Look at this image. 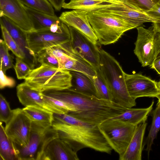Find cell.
<instances>
[{
  "instance_id": "6da1fadb",
  "label": "cell",
  "mask_w": 160,
  "mask_h": 160,
  "mask_svg": "<svg viewBox=\"0 0 160 160\" xmlns=\"http://www.w3.org/2000/svg\"><path fill=\"white\" fill-rule=\"evenodd\" d=\"M43 93L74 107L76 111L67 114L94 126H98L105 120L120 115L128 108L112 101L100 99L71 88Z\"/></svg>"
},
{
  "instance_id": "7a4b0ae2",
  "label": "cell",
  "mask_w": 160,
  "mask_h": 160,
  "mask_svg": "<svg viewBox=\"0 0 160 160\" xmlns=\"http://www.w3.org/2000/svg\"><path fill=\"white\" fill-rule=\"evenodd\" d=\"M52 127L58 138L66 142L76 152L85 148L108 154L112 150L98 126L80 120L68 114L53 113Z\"/></svg>"
},
{
  "instance_id": "3957f363",
  "label": "cell",
  "mask_w": 160,
  "mask_h": 160,
  "mask_svg": "<svg viewBox=\"0 0 160 160\" xmlns=\"http://www.w3.org/2000/svg\"><path fill=\"white\" fill-rule=\"evenodd\" d=\"M99 69L112 94L113 102L125 108L136 105V100L130 95L127 87L125 72L119 62L102 49H100Z\"/></svg>"
},
{
  "instance_id": "277c9868",
  "label": "cell",
  "mask_w": 160,
  "mask_h": 160,
  "mask_svg": "<svg viewBox=\"0 0 160 160\" xmlns=\"http://www.w3.org/2000/svg\"><path fill=\"white\" fill-rule=\"evenodd\" d=\"M86 12L89 22L97 37L98 42L102 45L114 43L125 32L137 28L124 19L108 12L98 10Z\"/></svg>"
},
{
  "instance_id": "5b68a950",
  "label": "cell",
  "mask_w": 160,
  "mask_h": 160,
  "mask_svg": "<svg viewBox=\"0 0 160 160\" xmlns=\"http://www.w3.org/2000/svg\"><path fill=\"white\" fill-rule=\"evenodd\" d=\"M72 79L69 71L42 64L31 70L24 82L32 89L43 92L70 88Z\"/></svg>"
},
{
  "instance_id": "8992f818",
  "label": "cell",
  "mask_w": 160,
  "mask_h": 160,
  "mask_svg": "<svg viewBox=\"0 0 160 160\" xmlns=\"http://www.w3.org/2000/svg\"><path fill=\"white\" fill-rule=\"evenodd\" d=\"M52 124L32 122L29 142L25 146L15 149L18 160H40L48 144L58 138Z\"/></svg>"
},
{
  "instance_id": "52a82bcc",
  "label": "cell",
  "mask_w": 160,
  "mask_h": 160,
  "mask_svg": "<svg viewBox=\"0 0 160 160\" xmlns=\"http://www.w3.org/2000/svg\"><path fill=\"white\" fill-rule=\"evenodd\" d=\"M136 126L112 118L103 121L98 127L112 150L120 156L127 149Z\"/></svg>"
},
{
  "instance_id": "ba28073f",
  "label": "cell",
  "mask_w": 160,
  "mask_h": 160,
  "mask_svg": "<svg viewBox=\"0 0 160 160\" xmlns=\"http://www.w3.org/2000/svg\"><path fill=\"white\" fill-rule=\"evenodd\" d=\"M138 36L134 52L143 67L151 66L156 58L159 48L160 34L152 27L137 28Z\"/></svg>"
},
{
  "instance_id": "9c48e42d",
  "label": "cell",
  "mask_w": 160,
  "mask_h": 160,
  "mask_svg": "<svg viewBox=\"0 0 160 160\" xmlns=\"http://www.w3.org/2000/svg\"><path fill=\"white\" fill-rule=\"evenodd\" d=\"M52 53L59 69L80 72L91 78L96 75L94 68L73 49L70 41L54 46Z\"/></svg>"
},
{
  "instance_id": "30bf717a",
  "label": "cell",
  "mask_w": 160,
  "mask_h": 160,
  "mask_svg": "<svg viewBox=\"0 0 160 160\" xmlns=\"http://www.w3.org/2000/svg\"><path fill=\"white\" fill-rule=\"evenodd\" d=\"M31 123L32 122L23 112L22 109L13 110L11 119L6 123L5 130L14 149L23 148L29 142Z\"/></svg>"
},
{
  "instance_id": "8fae6325",
  "label": "cell",
  "mask_w": 160,
  "mask_h": 160,
  "mask_svg": "<svg viewBox=\"0 0 160 160\" xmlns=\"http://www.w3.org/2000/svg\"><path fill=\"white\" fill-rule=\"evenodd\" d=\"M70 32V43L73 49L90 64L96 70L99 68L100 49L96 44L74 28L68 26Z\"/></svg>"
},
{
  "instance_id": "7c38bea8",
  "label": "cell",
  "mask_w": 160,
  "mask_h": 160,
  "mask_svg": "<svg viewBox=\"0 0 160 160\" xmlns=\"http://www.w3.org/2000/svg\"><path fill=\"white\" fill-rule=\"evenodd\" d=\"M26 40L30 49L36 55L46 48L70 41L68 27L61 33L49 30L33 31L26 32Z\"/></svg>"
},
{
  "instance_id": "4fadbf2b",
  "label": "cell",
  "mask_w": 160,
  "mask_h": 160,
  "mask_svg": "<svg viewBox=\"0 0 160 160\" xmlns=\"http://www.w3.org/2000/svg\"><path fill=\"white\" fill-rule=\"evenodd\" d=\"M125 78L129 93L134 99L142 97L158 98L160 89L155 80L138 73H125Z\"/></svg>"
},
{
  "instance_id": "5bb4252c",
  "label": "cell",
  "mask_w": 160,
  "mask_h": 160,
  "mask_svg": "<svg viewBox=\"0 0 160 160\" xmlns=\"http://www.w3.org/2000/svg\"><path fill=\"white\" fill-rule=\"evenodd\" d=\"M96 10L114 14L137 27L144 23H153L157 20L146 12L141 11L127 3L120 2H117L109 6Z\"/></svg>"
},
{
  "instance_id": "9a60e30c",
  "label": "cell",
  "mask_w": 160,
  "mask_h": 160,
  "mask_svg": "<svg viewBox=\"0 0 160 160\" xmlns=\"http://www.w3.org/2000/svg\"><path fill=\"white\" fill-rule=\"evenodd\" d=\"M5 16L28 32L34 31L24 5L19 0H0V16Z\"/></svg>"
},
{
  "instance_id": "2e32d148",
  "label": "cell",
  "mask_w": 160,
  "mask_h": 160,
  "mask_svg": "<svg viewBox=\"0 0 160 160\" xmlns=\"http://www.w3.org/2000/svg\"><path fill=\"white\" fill-rule=\"evenodd\" d=\"M1 26L4 27L17 43L24 54L23 61L32 69L38 62L36 55L29 48L26 40V32L8 18L0 16Z\"/></svg>"
},
{
  "instance_id": "e0dca14e",
  "label": "cell",
  "mask_w": 160,
  "mask_h": 160,
  "mask_svg": "<svg viewBox=\"0 0 160 160\" xmlns=\"http://www.w3.org/2000/svg\"><path fill=\"white\" fill-rule=\"evenodd\" d=\"M17 94L20 102L23 106L39 107L53 113L64 114L45 100L43 93L33 89L24 82L17 87Z\"/></svg>"
},
{
  "instance_id": "ac0fdd59",
  "label": "cell",
  "mask_w": 160,
  "mask_h": 160,
  "mask_svg": "<svg viewBox=\"0 0 160 160\" xmlns=\"http://www.w3.org/2000/svg\"><path fill=\"white\" fill-rule=\"evenodd\" d=\"M59 17L68 26L74 28L98 45V38L89 22L86 11L73 10L64 12Z\"/></svg>"
},
{
  "instance_id": "d6986e66",
  "label": "cell",
  "mask_w": 160,
  "mask_h": 160,
  "mask_svg": "<svg viewBox=\"0 0 160 160\" xmlns=\"http://www.w3.org/2000/svg\"><path fill=\"white\" fill-rule=\"evenodd\" d=\"M78 160L77 153L62 139L57 138L47 145L40 160Z\"/></svg>"
},
{
  "instance_id": "ffe728a7",
  "label": "cell",
  "mask_w": 160,
  "mask_h": 160,
  "mask_svg": "<svg viewBox=\"0 0 160 160\" xmlns=\"http://www.w3.org/2000/svg\"><path fill=\"white\" fill-rule=\"evenodd\" d=\"M147 123L144 121L137 125L124 152L119 156L120 160H141L142 142Z\"/></svg>"
},
{
  "instance_id": "44dd1931",
  "label": "cell",
  "mask_w": 160,
  "mask_h": 160,
  "mask_svg": "<svg viewBox=\"0 0 160 160\" xmlns=\"http://www.w3.org/2000/svg\"><path fill=\"white\" fill-rule=\"evenodd\" d=\"M24 6L34 31L49 30L54 25L62 22L59 17L55 15H49Z\"/></svg>"
},
{
  "instance_id": "7402d4cb",
  "label": "cell",
  "mask_w": 160,
  "mask_h": 160,
  "mask_svg": "<svg viewBox=\"0 0 160 160\" xmlns=\"http://www.w3.org/2000/svg\"><path fill=\"white\" fill-rule=\"evenodd\" d=\"M117 2L113 0H70L69 2L63 3L62 8L89 12L108 7Z\"/></svg>"
},
{
  "instance_id": "603a6c76",
  "label": "cell",
  "mask_w": 160,
  "mask_h": 160,
  "mask_svg": "<svg viewBox=\"0 0 160 160\" xmlns=\"http://www.w3.org/2000/svg\"><path fill=\"white\" fill-rule=\"evenodd\" d=\"M72 76L70 88L78 92L96 97L97 91L92 78L80 72L70 71Z\"/></svg>"
},
{
  "instance_id": "cb8c5ba5",
  "label": "cell",
  "mask_w": 160,
  "mask_h": 160,
  "mask_svg": "<svg viewBox=\"0 0 160 160\" xmlns=\"http://www.w3.org/2000/svg\"><path fill=\"white\" fill-rule=\"evenodd\" d=\"M154 102L152 101L150 106L146 108H128L122 114L113 118L136 126L147 120L148 115L152 109Z\"/></svg>"
},
{
  "instance_id": "d4e9b609",
  "label": "cell",
  "mask_w": 160,
  "mask_h": 160,
  "mask_svg": "<svg viewBox=\"0 0 160 160\" xmlns=\"http://www.w3.org/2000/svg\"><path fill=\"white\" fill-rule=\"evenodd\" d=\"M22 110L23 112L31 122L52 124L54 119V113L38 107L27 106Z\"/></svg>"
},
{
  "instance_id": "484cf974",
  "label": "cell",
  "mask_w": 160,
  "mask_h": 160,
  "mask_svg": "<svg viewBox=\"0 0 160 160\" xmlns=\"http://www.w3.org/2000/svg\"><path fill=\"white\" fill-rule=\"evenodd\" d=\"M0 124V156L2 160H18L13 144L7 135L5 128Z\"/></svg>"
},
{
  "instance_id": "4316f807",
  "label": "cell",
  "mask_w": 160,
  "mask_h": 160,
  "mask_svg": "<svg viewBox=\"0 0 160 160\" xmlns=\"http://www.w3.org/2000/svg\"><path fill=\"white\" fill-rule=\"evenodd\" d=\"M95 71L96 75L92 78L96 89V97L100 99L113 101L112 94L99 68Z\"/></svg>"
},
{
  "instance_id": "83f0119b",
  "label": "cell",
  "mask_w": 160,
  "mask_h": 160,
  "mask_svg": "<svg viewBox=\"0 0 160 160\" xmlns=\"http://www.w3.org/2000/svg\"><path fill=\"white\" fill-rule=\"evenodd\" d=\"M152 124L146 140V150L148 156L158 131L160 130V108L157 106L152 112Z\"/></svg>"
},
{
  "instance_id": "f1b7e54d",
  "label": "cell",
  "mask_w": 160,
  "mask_h": 160,
  "mask_svg": "<svg viewBox=\"0 0 160 160\" xmlns=\"http://www.w3.org/2000/svg\"><path fill=\"white\" fill-rule=\"evenodd\" d=\"M24 5L34 10L55 15L53 7L48 0H19Z\"/></svg>"
},
{
  "instance_id": "f546056e",
  "label": "cell",
  "mask_w": 160,
  "mask_h": 160,
  "mask_svg": "<svg viewBox=\"0 0 160 160\" xmlns=\"http://www.w3.org/2000/svg\"><path fill=\"white\" fill-rule=\"evenodd\" d=\"M9 50L4 40L0 39V69L5 73L7 70L14 67L12 57L9 54Z\"/></svg>"
},
{
  "instance_id": "4dcf8cb0",
  "label": "cell",
  "mask_w": 160,
  "mask_h": 160,
  "mask_svg": "<svg viewBox=\"0 0 160 160\" xmlns=\"http://www.w3.org/2000/svg\"><path fill=\"white\" fill-rule=\"evenodd\" d=\"M2 36L6 45L12 53L16 56L24 60L25 56L15 41L7 30L3 27L1 26Z\"/></svg>"
},
{
  "instance_id": "1f68e13d",
  "label": "cell",
  "mask_w": 160,
  "mask_h": 160,
  "mask_svg": "<svg viewBox=\"0 0 160 160\" xmlns=\"http://www.w3.org/2000/svg\"><path fill=\"white\" fill-rule=\"evenodd\" d=\"M127 3L145 12L153 10L160 3V0H127Z\"/></svg>"
},
{
  "instance_id": "d6a6232c",
  "label": "cell",
  "mask_w": 160,
  "mask_h": 160,
  "mask_svg": "<svg viewBox=\"0 0 160 160\" xmlns=\"http://www.w3.org/2000/svg\"><path fill=\"white\" fill-rule=\"evenodd\" d=\"M16 61L15 64L13 67L17 78L18 79H25L32 69L22 59L17 57Z\"/></svg>"
},
{
  "instance_id": "836d02e7",
  "label": "cell",
  "mask_w": 160,
  "mask_h": 160,
  "mask_svg": "<svg viewBox=\"0 0 160 160\" xmlns=\"http://www.w3.org/2000/svg\"><path fill=\"white\" fill-rule=\"evenodd\" d=\"M13 110L11 109L9 103L1 94L0 95V121L6 123L11 119Z\"/></svg>"
},
{
  "instance_id": "e575fe53",
  "label": "cell",
  "mask_w": 160,
  "mask_h": 160,
  "mask_svg": "<svg viewBox=\"0 0 160 160\" xmlns=\"http://www.w3.org/2000/svg\"><path fill=\"white\" fill-rule=\"evenodd\" d=\"M37 60L41 64H45L55 68H59L57 59L49 54L46 49H43L36 54Z\"/></svg>"
},
{
  "instance_id": "d590c367",
  "label": "cell",
  "mask_w": 160,
  "mask_h": 160,
  "mask_svg": "<svg viewBox=\"0 0 160 160\" xmlns=\"http://www.w3.org/2000/svg\"><path fill=\"white\" fill-rule=\"evenodd\" d=\"M3 71L0 69V88L2 89L6 87L12 88L15 85L14 79L6 76Z\"/></svg>"
},
{
  "instance_id": "8d00e7d4",
  "label": "cell",
  "mask_w": 160,
  "mask_h": 160,
  "mask_svg": "<svg viewBox=\"0 0 160 160\" xmlns=\"http://www.w3.org/2000/svg\"><path fill=\"white\" fill-rule=\"evenodd\" d=\"M57 11H60L65 0H48Z\"/></svg>"
},
{
  "instance_id": "74e56055",
  "label": "cell",
  "mask_w": 160,
  "mask_h": 160,
  "mask_svg": "<svg viewBox=\"0 0 160 160\" xmlns=\"http://www.w3.org/2000/svg\"><path fill=\"white\" fill-rule=\"evenodd\" d=\"M150 67L160 75V57L157 58Z\"/></svg>"
},
{
  "instance_id": "f35d334b",
  "label": "cell",
  "mask_w": 160,
  "mask_h": 160,
  "mask_svg": "<svg viewBox=\"0 0 160 160\" xmlns=\"http://www.w3.org/2000/svg\"><path fill=\"white\" fill-rule=\"evenodd\" d=\"M152 27L157 32L160 34V18L153 23Z\"/></svg>"
},
{
  "instance_id": "ab89813d",
  "label": "cell",
  "mask_w": 160,
  "mask_h": 160,
  "mask_svg": "<svg viewBox=\"0 0 160 160\" xmlns=\"http://www.w3.org/2000/svg\"><path fill=\"white\" fill-rule=\"evenodd\" d=\"M113 0L115 1H117V2H122L125 3H127V0Z\"/></svg>"
},
{
  "instance_id": "60d3db41",
  "label": "cell",
  "mask_w": 160,
  "mask_h": 160,
  "mask_svg": "<svg viewBox=\"0 0 160 160\" xmlns=\"http://www.w3.org/2000/svg\"><path fill=\"white\" fill-rule=\"evenodd\" d=\"M160 57V43L159 49V50H158V55L157 56L156 58H159Z\"/></svg>"
},
{
  "instance_id": "b9f144b4",
  "label": "cell",
  "mask_w": 160,
  "mask_h": 160,
  "mask_svg": "<svg viewBox=\"0 0 160 160\" xmlns=\"http://www.w3.org/2000/svg\"><path fill=\"white\" fill-rule=\"evenodd\" d=\"M157 106H158L160 108V99L158 100V102L157 104Z\"/></svg>"
},
{
  "instance_id": "7bdbcfd3",
  "label": "cell",
  "mask_w": 160,
  "mask_h": 160,
  "mask_svg": "<svg viewBox=\"0 0 160 160\" xmlns=\"http://www.w3.org/2000/svg\"><path fill=\"white\" fill-rule=\"evenodd\" d=\"M157 84L158 88L160 89V80L157 82Z\"/></svg>"
},
{
  "instance_id": "ee69618b",
  "label": "cell",
  "mask_w": 160,
  "mask_h": 160,
  "mask_svg": "<svg viewBox=\"0 0 160 160\" xmlns=\"http://www.w3.org/2000/svg\"><path fill=\"white\" fill-rule=\"evenodd\" d=\"M158 98V100L160 99V93H159V95Z\"/></svg>"
}]
</instances>
